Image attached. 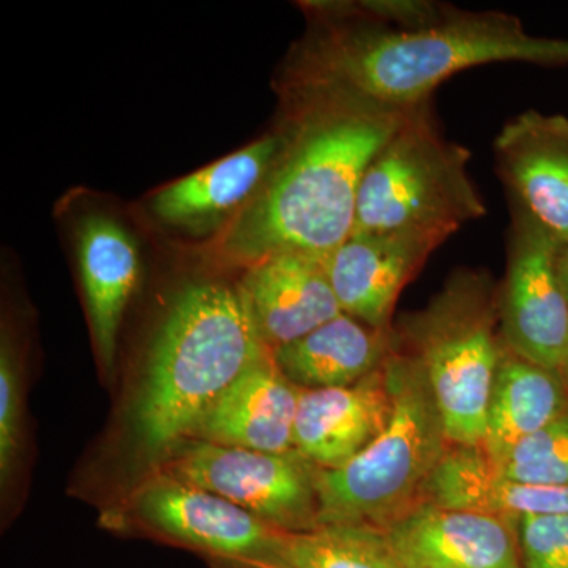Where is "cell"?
<instances>
[{
	"mask_svg": "<svg viewBox=\"0 0 568 568\" xmlns=\"http://www.w3.org/2000/svg\"><path fill=\"white\" fill-rule=\"evenodd\" d=\"M100 526L185 549L211 568H295L293 534L159 470L104 508Z\"/></svg>",
	"mask_w": 568,
	"mask_h": 568,
	"instance_id": "obj_7",
	"label": "cell"
},
{
	"mask_svg": "<svg viewBox=\"0 0 568 568\" xmlns=\"http://www.w3.org/2000/svg\"><path fill=\"white\" fill-rule=\"evenodd\" d=\"M424 503L507 519L568 515V488L511 480L480 447L450 446L426 487Z\"/></svg>",
	"mask_w": 568,
	"mask_h": 568,
	"instance_id": "obj_16",
	"label": "cell"
},
{
	"mask_svg": "<svg viewBox=\"0 0 568 568\" xmlns=\"http://www.w3.org/2000/svg\"><path fill=\"white\" fill-rule=\"evenodd\" d=\"M495 62L566 67L568 40L530 36L514 14L458 7L418 28L358 20L317 44L306 84L345 85L377 102L416 106L454 74Z\"/></svg>",
	"mask_w": 568,
	"mask_h": 568,
	"instance_id": "obj_3",
	"label": "cell"
},
{
	"mask_svg": "<svg viewBox=\"0 0 568 568\" xmlns=\"http://www.w3.org/2000/svg\"><path fill=\"white\" fill-rule=\"evenodd\" d=\"M395 349L416 358L439 407L450 446L481 447L504 345L499 284L458 268L425 308L394 324Z\"/></svg>",
	"mask_w": 568,
	"mask_h": 568,
	"instance_id": "obj_4",
	"label": "cell"
},
{
	"mask_svg": "<svg viewBox=\"0 0 568 568\" xmlns=\"http://www.w3.org/2000/svg\"><path fill=\"white\" fill-rule=\"evenodd\" d=\"M447 239L435 231L351 235L325 260L342 312L375 328L394 327L399 294Z\"/></svg>",
	"mask_w": 568,
	"mask_h": 568,
	"instance_id": "obj_10",
	"label": "cell"
},
{
	"mask_svg": "<svg viewBox=\"0 0 568 568\" xmlns=\"http://www.w3.org/2000/svg\"><path fill=\"white\" fill-rule=\"evenodd\" d=\"M284 145L271 134L248 148L186 175L156 194L152 209L163 222L197 224L233 211L264 183Z\"/></svg>",
	"mask_w": 568,
	"mask_h": 568,
	"instance_id": "obj_20",
	"label": "cell"
},
{
	"mask_svg": "<svg viewBox=\"0 0 568 568\" xmlns=\"http://www.w3.org/2000/svg\"><path fill=\"white\" fill-rule=\"evenodd\" d=\"M237 293L271 353L342 315L323 257L280 253L246 267Z\"/></svg>",
	"mask_w": 568,
	"mask_h": 568,
	"instance_id": "obj_13",
	"label": "cell"
},
{
	"mask_svg": "<svg viewBox=\"0 0 568 568\" xmlns=\"http://www.w3.org/2000/svg\"><path fill=\"white\" fill-rule=\"evenodd\" d=\"M26 457L24 368L9 336L0 343V488L7 503L17 489Z\"/></svg>",
	"mask_w": 568,
	"mask_h": 568,
	"instance_id": "obj_22",
	"label": "cell"
},
{
	"mask_svg": "<svg viewBox=\"0 0 568 568\" xmlns=\"http://www.w3.org/2000/svg\"><path fill=\"white\" fill-rule=\"evenodd\" d=\"M392 410L387 362L354 386L301 390L295 450L321 469L345 466L386 429Z\"/></svg>",
	"mask_w": 568,
	"mask_h": 568,
	"instance_id": "obj_14",
	"label": "cell"
},
{
	"mask_svg": "<svg viewBox=\"0 0 568 568\" xmlns=\"http://www.w3.org/2000/svg\"><path fill=\"white\" fill-rule=\"evenodd\" d=\"M470 153L447 140L432 100L414 108L377 153L358 190L351 235L435 231L454 235L487 213L467 173Z\"/></svg>",
	"mask_w": 568,
	"mask_h": 568,
	"instance_id": "obj_6",
	"label": "cell"
},
{
	"mask_svg": "<svg viewBox=\"0 0 568 568\" xmlns=\"http://www.w3.org/2000/svg\"><path fill=\"white\" fill-rule=\"evenodd\" d=\"M491 463L511 480L568 488V410Z\"/></svg>",
	"mask_w": 568,
	"mask_h": 568,
	"instance_id": "obj_23",
	"label": "cell"
},
{
	"mask_svg": "<svg viewBox=\"0 0 568 568\" xmlns=\"http://www.w3.org/2000/svg\"><path fill=\"white\" fill-rule=\"evenodd\" d=\"M560 246L523 205L510 201L507 271L499 284L500 336L511 353L558 373L568 357Z\"/></svg>",
	"mask_w": 568,
	"mask_h": 568,
	"instance_id": "obj_9",
	"label": "cell"
},
{
	"mask_svg": "<svg viewBox=\"0 0 568 568\" xmlns=\"http://www.w3.org/2000/svg\"><path fill=\"white\" fill-rule=\"evenodd\" d=\"M567 410L568 388L562 376L504 347L480 448L491 459L503 458Z\"/></svg>",
	"mask_w": 568,
	"mask_h": 568,
	"instance_id": "obj_19",
	"label": "cell"
},
{
	"mask_svg": "<svg viewBox=\"0 0 568 568\" xmlns=\"http://www.w3.org/2000/svg\"><path fill=\"white\" fill-rule=\"evenodd\" d=\"M559 276L560 283H562L564 293H566L568 298V245L560 246Z\"/></svg>",
	"mask_w": 568,
	"mask_h": 568,
	"instance_id": "obj_25",
	"label": "cell"
},
{
	"mask_svg": "<svg viewBox=\"0 0 568 568\" xmlns=\"http://www.w3.org/2000/svg\"><path fill=\"white\" fill-rule=\"evenodd\" d=\"M394 410L379 436L345 466L320 470L321 526L386 530L424 503L426 487L450 448L439 407L410 355L387 361Z\"/></svg>",
	"mask_w": 568,
	"mask_h": 568,
	"instance_id": "obj_5",
	"label": "cell"
},
{
	"mask_svg": "<svg viewBox=\"0 0 568 568\" xmlns=\"http://www.w3.org/2000/svg\"><path fill=\"white\" fill-rule=\"evenodd\" d=\"M395 353L392 328H375L355 317H334L272 353L283 376L301 390L349 387L372 375Z\"/></svg>",
	"mask_w": 568,
	"mask_h": 568,
	"instance_id": "obj_17",
	"label": "cell"
},
{
	"mask_svg": "<svg viewBox=\"0 0 568 568\" xmlns=\"http://www.w3.org/2000/svg\"><path fill=\"white\" fill-rule=\"evenodd\" d=\"M301 388L291 384L274 358L245 369L194 426V439L250 450H295L294 428Z\"/></svg>",
	"mask_w": 568,
	"mask_h": 568,
	"instance_id": "obj_15",
	"label": "cell"
},
{
	"mask_svg": "<svg viewBox=\"0 0 568 568\" xmlns=\"http://www.w3.org/2000/svg\"><path fill=\"white\" fill-rule=\"evenodd\" d=\"M495 159L508 200L568 245V115L521 112L497 133Z\"/></svg>",
	"mask_w": 568,
	"mask_h": 568,
	"instance_id": "obj_11",
	"label": "cell"
},
{
	"mask_svg": "<svg viewBox=\"0 0 568 568\" xmlns=\"http://www.w3.org/2000/svg\"><path fill=\"white\" fill-rule=\"evenodd\" d=\"M405 568H523L517 525L422 503L386 529Z\"/></svg>",
	"mask_w": 568,
	"mask_h": 568,
	"instance_id": "obj_12",
	"label": "cell"
},
{
	"mask_svg": "<svg viewBox=\"0 0 568 568\" xmlns=\"http://www.w3.org/2000/svg\"><path fill=\"white\" fill-rule=\"evenodd\" d=\"M517 530L523 568H568V515L519 518Z\"/></svg>",
	"mask_w": 568,
	"mask_h": 568,
	"instance_id": "obj_24",
	"label": "cell"
},
{
	"mask_svg": "<svg viewBox=\"0 0 568 568\" xmlns=\"http://www.w3.org/2000/svg\"><path fill=\"white\" fill-rule=\"evenodd\" d=\"M78 254L93 342L104 369L111 373L119 328L140 280V254L121 224L102 215L82 223Z\"/></svg>",
	"mask_w": 568,
	"mask_h": 568,
	"instance_id": "obj_18",
	"label": "cell"
},
{
	"mask_svg": "<svg viewBox=\"0 0 568 568\" xmlns=\"http://www.w3.org/2000/svg\"><path fill=\"white\" fill-rule=\"evenodd\" d=\"M295 568H405L387 532L368 525H324L293 534Z\"/></svg>",
	"mask_w": 568,
	"mask_h": 568,
	"instance_id": "obj_21",
	"label": "cell"
},
{
	"mask_svg": "<svg viewBox=\"0 0 568 568\" xmlns=\"http://www.w3.org/2000/svg\"><path fill=\"white\" fill-rule=\"evenodd\" d=\"M271 355L237 287L193 283L179 291L153 336L123 414L132 487L192 435L245 369Z\"/></svg>",
	"mask_w": 568,
	"mask_h": 568,
	"instance_id": "obj_2",
	"label": "cell"
},
{
	"mask_svg": "<svg viewBox=\"0 0 568 568\" xmlns=\"http://www.w3.org/2000/svg\"><path fill=\"white\" fill-rule=\"evenodd\" d=\"M559 375L562 376L564 383H566V386L568 388V357L566 358V362H564L562 368H560Z\"/></svg>",
	"mask_w": 568,
	"mask_h": 568,
	"instance_id": "obj_26",
	"label": "cell"
},
{
	"mask_svg": "<svg viewBox=\"0 0 568 568\" xmlns=\"http://www.w3.org/2000/svg\"><path fill=\"white\" fill-rule=\"evenodd\" d=\"M313 85L315 100L284 134L263 189L224 237L223 252L234 263L250 267L280 253L327 260L353 234L366 170L418 106L377 102L345 85Z\"/></svg>",
	"mask_w": 568,
	"mask_h": 568,
	"instance_id": "obj_1",
	"label": "cell"
},
{
	"mask_svg": "<svg viewBox=\"0 0 568 568\" xmlns=\"http://www.w3.org/2000/svg\"><path fill=\"white\" fill-rule=\"evenodd\" d=\"M156 470L223 497L283 532L321 528V467L297 450L268 454L185 437Z\"/></svg>",
	"mask_w": 568,
	"mask_h": 568,
	"instance_id": "obj_8",
	"label": "cell"
}]
</instances>
